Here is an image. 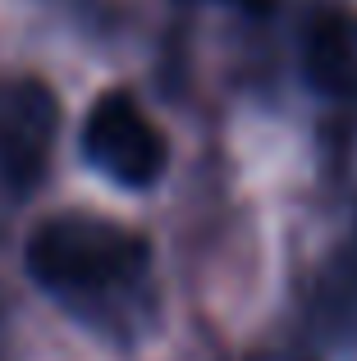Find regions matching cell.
<instances>
[{
	"mask_svg": "<svg viewBox=\"0 0 357 361\" xmlns=\"http://www.w3.org/2000/svg\"><path fill=\"white\" fill-rule=\"evenodd\" d=\"M83 151L101 174H110L124 188H152L170 160L161 128L147 119V110L128 92L97 97V106L87 110V123H83Z\"/></svg>",
	"mask_w": 357,
	"mask_h": 361,
	"instance_id": "7a4b0ae2",
	"label": "cell"
},
{
	"mask_svg": "<svg viewBox=\"0 0 357 361\" xmlns=\"http://www.w3.org/2000/svg\"><path fill=\"white\" fill-rule=\"evenodd\" d=\"M303 69L321 97L357 101V9H316L303 32Z\"/></svg>",
	"mask_w": 357,
	"mask_h": 361,
	"instance_id": "277c9868",
	"label": "cell"
},
{
	"mask_svg": "<svg viewBox=\"0 0 357 361\" xmlns=\"http://www.w3.org/2000/svg\"><path fill=\"white\" fill-rule=\"evenodd\" d=\"M55 128H60V106L46 82H0V178L14 192H28L42 178L46 156L55 147Z\"/></svg>",
	"mask_w": 357,
	"mask_h": 361,
	"instance_id": "3957f363",
	"label": "cell"
},
{
	"mask_svg": "<svg viewBox=\"0 0 357 361\" xmlns=\"http://www.w3.org/2000/svg\"><path fill=\"white\" fill-rule=\"evenodd\" d=\"M147 238L97 215H55L28 238V270L46 288L97 293L133 279L147 265Z\"/></svg>",
	"mask_w": 357,
	"mask_h": 361,
	"instance_id": "6da1fadb",
	"label": "cell"
}]
</instances>
